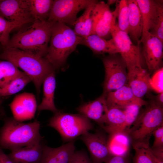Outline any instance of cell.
<instances>
[{
	"label": "cell",
	"instance_id": "cell-6",
	"mask_svg": "<svg viewBox=\"0 0 163 163\" xmlns=\"http://www.w3.org/2000/svg\"><path fill=\"white\" fill-rule=\"evenodd\" d=\"M48 126L56 129L63 140L69 142L94 128L90 120L80 114H70L59 111L50 119Z\"/></svg>",
	"mask_w": 163,
	"mask_h": 163
},
{
	"label": "cell",
	"instance_id": "cell-40",
	"mask_svg": "<svg viewBox=\"0 0 163 163\" xmlns=\"http://www.w3.org/2000/svg\"><path fill=\"white\" fill-rule=\"evenodd\" d=\"M0 162L1 163H14L6 155L3 150L0 148Z\"/></svg>",
	"mask_w": 163,
	"mask_h": 163
},
{
	"label": "cell",
	"instance_id": "cell-32",
	"mask_svg": "<svg viewBox=\"0 0 163 163\" xmlns=\"http://www.w3.org/2000/svg\"><path fill=\"white\" fill-rule=\"evenodd\" d=\"M21 23L9 21L0 14V43L5 48L9 40V34L13 29L21 27Z\"/></svg>",
	"mask_w": 163,
	"mask_h": 163
},
{
	"label": "cell",
	"instance_id": "cell-12",
	"mask_svg": "<svg viewBox=\"0 0 163 163\" xmlns=\"http://www.w3.org/2000/svg\"><path fill=\"white\" fill-rule=\"evenodd\" d=\"M143 44V56L149 72L158 70L161 66L163 56V42L148 33L139 42Z\"/></svg>",
	"mask_w": 163,
	"mask_h": 163
},
{
	"label": "cell",
	"instance_id": "cell-14",
	"mask_svg": "<svg viewBox=\"0 0 163 163\" xmlns=\"http://www.w3.org/2000/svg\"><path fill=\"white\" fill-rule=\"evenodd\" d=\"M9 106L13 118L22 122L33 118L37 107L35 96L26 92L16 96Z\"/></svg>",
	"mask_w": 163,
	"mask_h": 163
},
{
	"label": "cell",
	"instance_id": "cell-24",
	"mask_svg": "<svg viewBox=\"0 0 163 163\" xmlns=\"http://www.w3.org/2000/svg\"><path fill=\"white\" fill-rule=\"evenodd\" d=\"M43 95L41 103L37 107L38 111L50 110L54 113L58 110L54 102V94L56 82L55 71L49 74L43 82Z\"/></svg>",
	"mask_w": 163,
	"mask_h": 163
},
{
	"label": "cell",
	"instance_id": "cell-25",
	"mask_svg": "<svg viewBox=\"0 0 163 163\" xmlns=\"http://www.w3.org/2000/svg\"><path fill=\"white\" fill-rule=\"evenodd\" d=\"M125 119L123 110L115 107H107L104 124L101 128L108 134L122 132Z\"/></svg>",
	"mask_w": 163,
	"mask_h": 163
},
{
	"label": "cell",
	"instance_id": "cell-34",
	"mask_svg": "<svg viewBox=\"0 0 163 163\" xmlns=\"http://www.w3.org/2000/svg\"><path fill=\"white\" fill-rule=\"evenodd\" d=\"M141 107L137 105H132L123 109L126 119L123 127L122 132H126L132 126L139 115Z\"/></svg>",
	"mask_w": 163,
	"mask_h": 163
},
{
	"label": "cell",
	"instance_id": "cell-39",
	"mask_svg": "<svg viewBox=\"0 0 163 163\" xmlns=\"http://www.w3.org/2000/svg\"><path fill=\"white\" fill-rule=\"evenodd\" d=\"M151 148L156 159L163 160V147Z\"/></svg>",
	"mask_w": 163,
	"mask_h": 163
},
{
	"label": "cell",
	"instance_id": "cell-22",
	"mask_svg": "<svg viewBox=\"0 0 163 163\" xmlns=\"http://www.w3.org/2000/svg\"><path fill=\"white\" fill-rule=\"evenodd\" d=\"M129 8V33L138 44L143 30L142 17L136 0H127Z\"/></svg>",
	"mask_w": 163,
	"mask_h": 163
},
{
	"label": "cell",
	"instance_id": "cell-28",
	"mask_svg": "<svg viewBox=\"0 0 163 163\" xmlns=\"http://www.w3.org/2000/svg\"><path fill=\"white\" fill-rule=\"evenodd\" d=\"M25 75L12 62L0 60V88L4 87L16 78Z\"/></svg>",
	"mask_w": 163,
	"mask_h": 163
},
{
	"label": "cell",
	"instance_id": "cell-11",
	"mask_svg": "<svg viewBox=\"0 0 163 163\" xmlns=\"http://www.w3.org/2000/svg\"><path fill=\"white\" fill-rule=\"evenodd\" d=\"M110 6L104 1L96 4L92 12V34L107 39L111 36V29L116 22L117 13L111 11Z\"/></svg>",
	"mask_w": 163,
	"mask_h": 163
},
{
	"label": "cell",
	"instance_id": "cell-27",
	"mask_svg": "<svg viewBox=\"0 0 163 163\" xmlns=\"http://www.w3.org/2000/svg\"><path fill=\"white\" fill-rule=\"evenodd\" d=\"M26 1L34 21H47L53 0H26Z\"/></svg>",
	"mask_w": 163,
	"mask_h": 163
},
{
	"label": "cell",
	"instance_id": "cell-19",
	"mask_svg": "<svg viewBox=\"0 0 163 163\" xmlns=\"http://www.w3.org/2000/svg\"><path fill=\"white\" fill-rule=\"evenodd\" d=\"M44 145L41 142L11 150L7 155L14 163H39Z\"/></svg>",
	"mask_w": 163,
	"mask_h": 163
},
{
	"label": "cell",
	"instance_id": "cell-43",
	"mask_svg": "<svg viewBox=\"0 0 163 163\" xmlns=\"http://www.w3.org/2000/svg\"><path fill=\"white\" fill-rule=\"evenodd\" d=\"M0 101H1V100H0Z\"/></svg>",
	"mask_w": 163,
	"mask_h": 163
},
{
	"label": "cell",
	"instance_id": "cell-17",
	"mask_svg": "<svg viewBox=\"0 0 163 163\" xmlns=\"http://www.w3.org/2000/svg\"><path fill=\"white\" fill-rule=\"evenodd\" d=\"M107 109L105 95L103 93L95 100L80 106L77 110L79 114L95 121L101 127L104 125Z\"/></svg>",
	"mask_w": 163,
	"mask_h": 163
},
{
	"label": "cell",
	"instance_id": "cell-13",
	"mask_svg": "<svg viewBox=\"0 0 163 163\" xmlns=\"http://www.w3.org/2000/svg\"><path fill=\"white\" fill-rule=\"evenodd\" d=\"M0 14L9 21L23 25L34 21L26 0H0Z\"/></svg>",
	"mask_w": 163,
	"mask_h": 163
},
{
	"label": "cell",
	"instance_id": "cell-29",
	"mask_svg": "<svg viewBox=\"0 0 163 163\" xmlns=\"http://www.w3.org/2000/svg\"><path fill=\"white\" fill-rule=\"evenodd\" d=\"M135 151L134 163H155V157L149 144L136 143L132 145Z\"/></svg>",
	"mask_w": 163,
	"mask_h": 163
},
{
	"label": "cell",
	"instance_id": "cell-38",
	"mask_svg": "<svg viewBox=\"0 0 163 163\" xmlns=\"http://www.w3.org/2000/svg\"><path fill=\"white\" fill-rule=\"evenodd\" d=\"M150 100L154 101L161 107L163 106V92L160 93L156 95H149Z\"/></svg>",
	"mask_w": 163,
	"mask_h": 163
},
{
	"label": "cell",
	"instance_id": "cell-21",
	"mask_svg": "<svg viewBox=\"0 0 163 163\" xmlns=\"http://www.w3.org/2000/svg\"><path fill=\"white\" fill-rule=\"evenodd\" d=\"M79 44L89 48L96 54L119 53L118 50L112 38L107 40L95 34L82 38Z\"/></svg>",
	"mask_w": 163,
	"mask_h": 163
},
{
	"label": "cell",
	"instance_id": "cell-7",
	"mask_svg": "<svg viewBox=\"0 0 163 163\" xmlns=\"http://www.w3.org/2000/svg\"><path fill=\"white\" fill-rule=\"evenodd\" d=\"M102 61L105 72L103 93L106 94L127 84L126 65L119 53L109 54L102 59Z\"/></svg>",
	"mask_w": 163,
	"mask_h": 163
},
{
	"label": "cell",
	"instance_id": "cell-16",
	"mask_svg": "<svg viewBox=\"0 0 163 163\" xmlns=\"http://www.w3.org/2000/svg\"><path fill=\"white\" fill-rule=\"evenodd\" d=\"M127 71L128 85L136 96L142 99L152 88L150 73L143 67L138 66Z\"/></svg>",
	"mask_w": 163,
	"mask_h": 163
},
{
	"label": "cell",
	"instance_id": "cell-23",
	"mask_svg": "<svg viewBox=\"0 0 163 163\" xmlns=\"http://www.w3.org/2000/svg\"><path fill=\"white\" fill-rule=\"evenodd\" d=\"M131 145L130 139L126 132L108 134V147L112 155L127 157Z\"/></svg>",
	"mask_w": 163,
	"mask_h": 163
},
{
	"label": "cell",
	"instance_id": "cell-3",
	"mask_svg": "<svg viewBox=\"0 0 163 163\" xmlns=\"http://www.w3.org/2000/svg\"><path fill=\"white\" fill-rule=\"evenodd\" d=\"M0 59L10 62L21 69L34 84L38 94L46 77L55 69L44 57L37 56L19 49L3 48Z\"/></svg>",
	"mask_w": 163,
	"mask_h": 163
},
{
	"label": "cell",
	"instance_id": "cell-41",
	"mask_svg": "<svg viewBox=\"0 0 163 163\" xmlns=\"http://www.w3.org/2000/svg\"><path fill=\"white\" fill-rule=\"evenodd\" d=\"M117 1V0H108L107 1V4L110 6L111 5L116 3Z\"/></svg>",
	"mask_w": 163,
	"mask_h": 163
},
{
	"label": "cell",
	"instance_id": "cell-45",
	"mask_svg": "<svg viewBox=\"0 0 163 163\" xmlns=\"http://www.w3.org/2000/svg\"></svg>",
	"mask_w": 163,
	"mask_h": 163
},
{
	"label": "cell",
	"instance_id": "cell-31",
	"mask_svg": "<svg viewBox=\"0 0 163 163\" xmlns=\"http://www.w3.org/2000/svg\"><path fill=\"white\" fill-rule=\"evenodd\" d=\"M31 81L30 78L26 74L16 78L4 87L0 88V97L19 92Z\"/></svg>",
	"mask_w": 163,
	"mask_h": 163
},
{
	"label": "cell",
	"instance_id": "cell-1",
	"mask_svg": "<svg viewBox=\"0 0 163 163\" xmlns=\"http://www.w3.org/2000/svg\"><path fill=\"white\" fill-rule=\"evenodd\" d=\"M53 24L48 21H35L31 26L14 34L4 48H16L44 57L47 53Z\"/></svg>",
	"mask_w": 163,
	"mask_h": 163
},
{
	"label": "cell",
	"instance_id": "cell-8",
	"mask_svg": "<svg viewBox=\"0 0 163 163\" xmlns=\"http://www.w3.org/2000/svg\"><path fill=\"white\" fill-rule=\"evenodd\" d=\"M110 34L127 70L137 66L143 67L145 62L139 45L133 43L128 34L120 30L116 23L112 27Z\"/></svg>",
	"mask_w": 163,
	"mask_h": 163
},
{
	"label": "cell",
	"instance_id": "cell-36",
	"mask_svg": "<svg viewBox=\"0 0 163 163\" xmlns=\"http://www.w3.org/2000/svg\"><path fill=\"white\" fill-rule=\"evenodd\" d=\"M154 138L152 148L163 147V124L156 129L153 133Z\"/></svg>",
	"mask_w": 163,
	"mask_h": 163
},
{
	"label": "cell",
	"instance_id": "cell-42",
	"mask_svg": "<svg viewBox=\"0 0 163 163\" xmlns=\"http://www.w3.org/2000/svg\"><path fill=\"white\" fill-rule=\"evenodd\" d=\"M155 163H163V160L156 159Z\"/></svg>",
	"mask_w": 163,
	"mask_h": 163
},
{
	"label": "cell",
	"instance_id": "cell-30",
	"mask_svg": "<svg viewBox=\"0 0 163 163\" xmlns=\"http://www.w3.org/2000/svg\"><path fill=\"white\" fill-rule=\"evenodd\" d=\"M115 11L117 13L119 28L128 34L129 8L127 0H117Z\"/></svg>",
	"mask_w": 163,
	"mask_h": 163
},
{
	"label": "cell",
	"instance_id": "cell-9",
	"mask_svg": "<svg viewBox=\"0 0 163 163\" xmlns=\"http://www.w3.org/2000/svg\"><path fill=\"white\" fill-rule=\"evenodd\" d=\"M95 0H53L47 21L52 24L62 22L73 26L77 19V15Z\"/></svg>",
	"mask_w": 163,
	"mask_h": 163
},
{
	"label": "cell",
	"instance_id": "cell-26",
	"mask_svg": "<svg viewBox=\"0 0 163 163\" xmlns=\"http://www.w3.org/2000/svg\"><path fill=\"white\" fill-rule=\"evenodd\" d=\"M98 2V1L95 0L89 5L85 8L83 14L76 19L73 26V30L77 36L85 38L92 34V12L95 5Z\"/></svg>",
	"mask_w": 163,
	"mask_h": 163
},
{
	"label": "cell",
	"instance_id": "cell-20",
	"mask_svg": "<svg viewBox=\"0 0 163 163\" xmlns=\"http://www.w3.org/2000/svg\"><path fill=\"white\" fill-rule=\"evenodd\" d=\"M136 1L141 13L142 21V33L140 40L149 33L156 17L159 7L163 0Z\"/></svg>",
	"mask_w": 163,
	"mask_h": 163
},
{
	"label": "cell",
	"instance_id": "cell-2",
	"mask_svg": "<svg viewBox=\"0 0 163 163\" xmlns=\"http://www.w3.org/2000/svg\"><path fill=\"white\" fill-rule=\"evenodd\" d=\"M40 126V122L36 120L25 123L13 117L5 119L0 128V148L11 151L42 142Z\"/></svg>",
	"mask_w": 163,
	"mask_h": 163
},
{
	"label": "cell",
	"instance_id": "cell-10",
	"mask_svg": "<svg viewBox=\"0 0 163 163\" xmlns=\"http://www.w3.org/2000/svg\"><path fill=\"white\" fill-rule=\"evenodd\" d=\"M102 128L94 133L87 132L80 139L87 146L93 163L105 162L111 156L108 145V136Z\"/></svg>",
	"mask_w": 163,
	"mask_h": 163
},
{
	"label": "cell",
	"instance_id": "cell-37",
	"mask_svg": "<svg viewBox=\"0 0 163 163\" xmlns=\"http://www.w3.org/2000/svg\"><path fill=\"white\" fill-rule=\"evenodd\" d=\"M105 163H130L127 157L112 155Z\"/></svg>",
	"mask_w": 163,
	"mask_h": 163
},
{
	"label": "cell",
	"instance_id": "cell-18",
	"mask_svg": "<svg viewBox=\"0 0 163 163\" xmlns=\"http://www.w3.org/2000/svg\"><path fill=\"white\" fill-rule=\"evenodd\" d=\"M75 151L74 140L57 148L44 145L39 163H68Z\"/></svg>",
	"mask_w": 163,
	"mask_h": 163
},
{
	"label": "cell",
	"instance_id": "cell-35",
	"mask_svg": "<svg viewBox=\"0 0 163 163\" xmlns=\"http://www.w3.org/2000/svg\"><path fill=\"white\" fill-rule=\"evenodd\" d=\"M68 163H93L87 153L83 150L75 151Z\"/></svg>",
	"mask_w": 163,
	"mask_h": 163
},
{
	"label": "cell",
	"instance_id": "cell-33",
	"mask_svg": "<svg viewBox=\"0 0 163 163\" xmlns=\"http://www.w3.org/2000/svg\"><path fill=\"white\" fill-rule=\"evenodd\" d=\"M163 2L160 5L149 33L163 42Z\"/></svg>",
	"mask_w": 163,
	"mask_h": 163
},
{
	"label": "cell",
	"instance_id": "cell-5",
	"mask_svg": "<svg viewBox=\"0 0 163 163\" xmlns=\"http://www.w3.org/2000/svg\"><path fill=\"white\" fill-rule=\"evenodd\" d=\"M145 106L144 110L126 132L131 145L139 143L149 144L153 132L163 124V107L151 100Z\"/></svg>",
	"mask_w": 163,
	"mask_h": 163
},
{
	"label": "cell",
	"instance_id": "cell-44",
	"mask_svg": "<svg viewBox=\"0 0 163 163\" xmlns=\"http://www.w3.org/2000/svg\"><path fill=\"white\" fill-rule=\"evenodd\" d=\"M0 163H1L0 162Z\"/></svg>",
	"mask_w": 163,
	"mask_h": 163
},
{
	"label": "cell",
	"instance_id": "cell-4",
	"mask_svg": "<svg viewBox=\"0 0 163 163\" xmlns=\"http://www.w3.org/2000/svg\"><path fill=\"white\" fill-rule=\"evenodd\" d=\"M82 39L65 24L55 22L52 26L49 45L44 57L55 69L60 68L65 64Z\"/></svg>",
	"mask_w": 163,
	"mask_h": 163
},
{
	"label": "cell",
	"instance_id": "cell-15",
	"mask_svg": "<svg viewBox=\"0 0 163 163\" xmlns=\"http://www.w3.org/2000/svg\"><path fill=\"white\" fill-rule=\"evenodd\" d=\"M105 94L108 108L115 107L123 110L129 105H137L142 107L148 103L136 96L128 84Z\"/></svg>",
	"mask_w": 163,
	"mask_h": 163
}]
</instances>
